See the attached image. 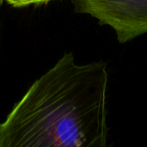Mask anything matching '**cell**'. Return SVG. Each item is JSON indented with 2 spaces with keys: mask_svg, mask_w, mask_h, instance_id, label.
I'll use <instances>...</instances> for the list:
<instances>
[{
  "mask_svg": "<svg viewBox=\"0 0 147 147\" xmlns=\"http://www.w3.org/2000/svg\"><path fill=\"white\" fill-rule=\"evenodd\" d=\"M3 3H4V0H0V8L2 7V5H3Z\"/></svg>",
  "mask_w": 147,
  "mask_h": 147,
  "instance_id": "277c9868",
  "label": "cell"
},
{
  "mask_svg": "<svg viewBox=\"0 0 147 147\" xmlns=\"http://www.w3.org/2000/svg\"><path fill=\"white\" fill-rule=\"evenodd\" d=\"M109 73L72 53L35 80L0 121V147H104Z\"/></svg>",
  "mask_w": 147,
  "mask_h": 147,
  "instance_id": "6da1fadb",
  "label": "cell"
},
{
  "mask_svg": "<svg viewBox=\"0 0 147 147\" xmlns=\"http://www.w3.org/2000/svg\"><path fill=\"white\" fill-rule=\"evenodd\" d=\"M53 0H4V2L14 8H22L30 5L46 4Z\"/></svg>",
  "mask_w": 147,
  "mask_h": 147,
  "instance_id": "3957f363",
  "label": "cell"
},
{
  "mask_svg": "<svg viewBox=\"0 0 147 147\" xmlns=\"http://www.w3.org/2000/svg\"><path fill=\"white\" fill-rule=\"evenodd\" d=\"M76 13L109 26L123 44L147 33V0H71Z\"/></svg>",
  "mask_w": 147,
  "mask_h": 147,
  "instance_id": "7a4b0ae2",
  "label": "cell"
}]
</instances>
